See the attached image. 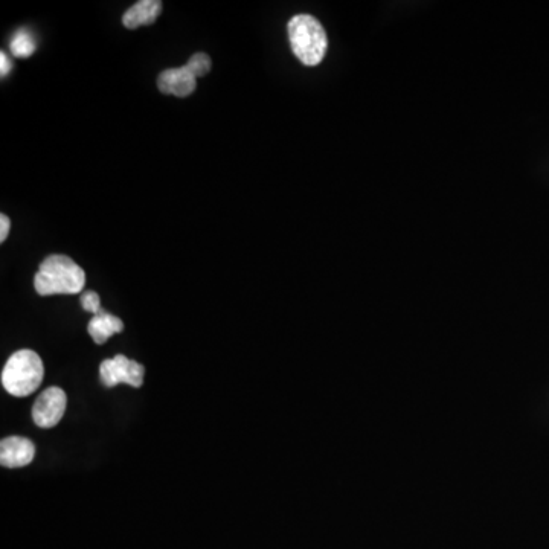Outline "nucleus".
Segmentation results:
<instances>
[{
	"instance_id": "obj_4",
	"label": "nucleus",
	"mask_w": 549,
	"mask_h": 549,
	"mask_svg": "<svg viewBox=\"0 0 549 549\" xmlns=\"http://www.w3.org/2000/svg\"><path fill=\"white\" fill-rule=\"evenodd\" d=\"M144 374V366L141 363L122 354H118L113 359L103 360L100 366L101 382L107 388H113L119 383H126L132 388H141L144 385Z\"/></svg>"
},
{
	"instance_id": "obj_8",
	"label": "nucleus",
	"mask_w": 549,
	"mask_h": 549,
	"mask_svg": "<svg viewBox=\"0 0 549 549\" xmlns=\"http://www.w3.org/2000/svg\"><path fill=\"white\" fill-rule=\"evenodd\" d=\"M162 11V2L159 0H141L136 2L130 10L122 17V23L129 29H136L139 26L151 25L158 19Z\"/></svg>"
},
{
	"instance_id": "obj_1",
	"label": "nucleus",
	"mask_w": 549,
	"mask_h": 549,
	"mask_svg": "<svg viewBox=\"0 0 549 549\" xmlns=\"http://www.w3.org/2000/svg\"><path fill=\"white\" fill-rule=\"evenodd\" d=\"M86 273L66 255H51L40 264L34 278L36 292L42 296L77 295L84 289Z\"/></svg>"
},
{
	"instance_id": "obj_2",
	"label": "nucleus",
	"mask_w": 549,
	"mask_h": 549,
	"mask_svg": "<svg viewBox=\"0 0 549 549\" xmlns=\"http://www.w3.org/2000/svg\"><path fill=\"white\" fill-rule=\"evenodd\" d=\"M45 366L42 357L33 350H19L8 359L2 371V385L13 397H28L42 386Z\"/></svg>"
},
{
	"instance_id": "obj_14",
	"label": "nucleus",
	"mask_w": 549,
	"mask_h": 549,
	"mask_svg": "<svg viewBox=\"0 0 549 549\" xmlns=\"http://www.w3.org/2000/svg\"><path fill=\"white\" fill-rule=\"evenodd\" d=\"M11 66L13 65H11L10 58L7 57V54H5V52H0V75L5 77V75L10 74Z\"/></svg>"
},
{
	"instance_id": "obj_6",
	"label": "nucleus",
	"mask_w": 549,
	"mask_h": 549,
	"mask_svg": "<svg viewBox=\"0 0 549 549\" xmlns=\"http://www.w3.org/2000/svg\"><path fill=\"white\" fill-rule=\"evenodd\" d=\"M36 446L23 437H8L0 443V464L7 469H20L33 463Z\"/></svg>"
},
{
	"instance_id": "obj_13",
	"label": "nucleus",
	"mask_w": 549,
	"mask_h": 549,
	"mask_svg": "<svg viewBox=\"0 0 549 549\" xmlns=\"http://www.w3.org/2000/svg\"><path fill=\"white\" fill-rule=\"evenodd\" d=\"M11 222L5 214L0 216V241L4 243L7 240L8 234H10Z\"/></svg>"
},
{
	"instance_id": "obj_5",
	"label": "nucleus",
	"mask_w": 549,
	"mask_h": 549,
	"mask_svg": "<svg viewBox=\"0 0 549 549\" xmlns=\"http://www.w3.org/2000/svg\"><path fill=\"white\" fill-rule=\"evenodd\" d=\"M66 406H68V395L58 386H51L39 395L34 403V423L43 429H51L60 423L65 417Z\"/></svg>"
},
{
	"instance_id": "obj_11",
	"label": "nucleus",
	"mask_w": 549,
	"mask_h": 549,
	"mask_svg": "<svg viewBox=\"0 0 549 549\" xmlns=\"http://www.w3.org/2000/svg\"><path fill=\"white\" fill-rule=\"evenodd\" d=\"M211 58L208 55L199 52V54H194L193 57L188 61L187 66L191 69L194 75L197 78L205 77L209 71H211Z\"/></svg>"
},
{
	"instance_id": "obj_12",
	"label": "nucleus",
	"mask_w": 549,
	"mask_h": 549,
	"mask_svg": "<svg viewBox=\"0 0 549 549\" xmlns=\"http://www.w3.org/2000/svg\"><path fill=\"white\" fill-rule=\"evenodd\" d=\"M81 307L86 310L87 313L92 315H98L101 312L100 296L97 292H86L81 296Z\"/></svg>"
},
{
	"instance_id": "obj_3",
	"label": "nucleus",
	"mask_w": 549,
	"mask_h": 549,
	"mask_svg": "<svg viewBox=\"0 0 549 549\" xmlns=\"http://www.w3.org/2000/svg\"><path fill=\"white\" fill-rule=\"evenodd\" d=\"M287 29L296 58L305 66H318L328 48L327 34L319 20L309 14H299L290 20Z\"/></svg>"
},
{
	"instance_id": "obj_10",
	"label": "nucleus",
	"mask_w": 549,
	"mask_h": 549,
	"mask_svg": "<svg viewBox=\"0 0 549 549\" xmlns=\"http://www.w3.org/2000/svg\"><path fill=\"white\" fill-rule=\"evenodd\" d=\"M11 52L16 57H31L36 51V40H34L33 34L28 33L25 29H20L14 34L13 40H11Z\"/></svg>"
},
{
	"instance_id": "obj_7",
	"label": "nucleus",
	"mask_w": 549,
	"mask_h": 549,
	"mask_svg": "<svg viewBox=\"0 0 549 549\" xmlns=\"http://www.w3.org/2000/svg\"><path fill=\"white\" fill-rule=\"evenodd\" d=\"M197 86V77L187 65L182 68L167 69L158 77V87L164 95L188 97Z\"/></svg>"
},
{
	"instance_id": "obj_9",
	"label": "nucleus",
	"mask_w": 549,
	"mask_h": 549,
	"mask_svg": "<svg viewBox=\"0 0 549 549\" xmlns=\"http://www.w3.org/2000/svg\"><path fill=\"white\" fill-rule=\"evenodd\" d=\"M90 336L94 339L95 344L103 345L109 341L110 336L113 334L121 333L124 330V322L121 319L116 318V316L110 315V313L104 312L101 310L98 315H95L92 318V321L89 322Z\"/></svg>"
}]
</instances>
